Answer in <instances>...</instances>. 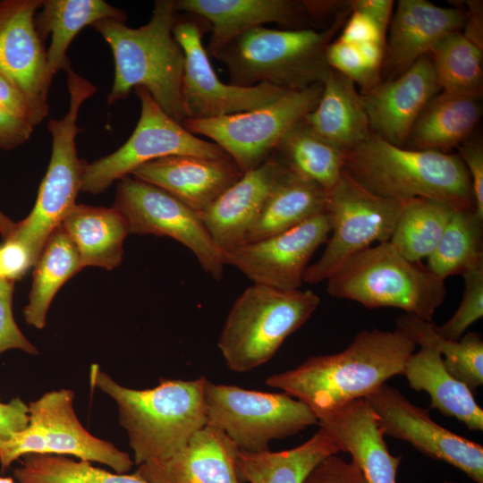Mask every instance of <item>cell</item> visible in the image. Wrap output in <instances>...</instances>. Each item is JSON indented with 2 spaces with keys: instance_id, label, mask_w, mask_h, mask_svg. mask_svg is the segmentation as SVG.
Returning <instances> with one entry per match:
<instances>
[{
  "instance_id": "484cf974",
  "label": "cell",
  "mask_w": 483,
  "mask_h": 483,
  "mask_svg": "<svg viewBox=\"0 0 483 483\" xmlns=\"http://www.w3.org/2000/svg\"><path fill=\"white\" fill-rule=\"evenodd\" d=\"M304 120L318 135L344 154L362 143L372 132L356 84L332 68L323 82L318 104Z\"/></svg>"
},
{
  "instance_id": "4316f807",
  "label": "cell",
  "mask_w": 483,
  "mask_h": 483,
  "mask_svg": "<svg viewBox=\"0 0 483 483\" xmlns=\"http://www.w3.org/2000/svg\"><path fill=\"white\" fill-rule=\"evenodd\" d=\"M402 375L410 386L430 396V408L453 417L468 429L483 430V410L472 391L445 369L440 352L430 345H420L407 360Z\"/></svg>"
},
{
  "instance_id": "5b68a950",
  "label": "cell",
  "mask_w": 483,
  "mask_h": 483,
  "mask_svg": "<svg viewBox=\"0 0 483 483\" xmlns=\"http://www.w3.org/2000/svg\"><path fill=\"white\" fill-rule=\"evenodd\" d=\"M351 12L340 13L322 29L248 30L215 55L228 71L231 84L251 87L265 83L301 90L323 83L331 67L326 53Z\"/></svg>"
},
{
  "instance_id": "ac0fdd59",
  "label": "cell",
  "mask_w": 483,
  "mask_h": 483,
  "mask_svg": "<svg viewBox=\"0 0 483 483\" xmlns=\"http://www.w3.org/2000/svg\"><path fill=\"white\" fill-rule=\"evenodd\" d=\"M42 0L0 1V73L22 93L34 126L48 115L52 83L46 51L35 24Z\"/></svg>"
},
{
  "instance_id": "44dd1931",
  "label": "cell",
  "mask_w": 483,
  "mask_h": 483,
  "mask_svg": "<svg viewBox=\"0 0 483 483\" xmlns=\"http://www.w3.org/2000/svg\"><path fill=\"white\" fill-rule=\"evenodd\" d=\"M339 452L348 453L368 483H397L402 455H393L367 398L314 412Z\"/></svg>"
},
{
  "instance_id": "d6986e66",
  "label": "cell",
  "mask_w": 483,
  "mask_h": 483,
  "mask_svg": "<svg viewBox=\"0 0 483 483\" xmlns=\"http://www.w3.org/2000/svg\"><path fill=\"white\" fill-rule=\"evenodd\" d=\"M440 91L431 59L426 55L399 76L360 93L371 131L393 145L404 147L418 115Z\"/></svg>"
},
{
  "instance_id": "9c48e42d",
  "label": "cell",
  "mask_w": 483,
  "mask_h": 483,
  "mask_svg": "<svg viewBox=\"0 0 483 483\" xmlns=\"http://www.w3.org/2000/svg\"><path fill=\"white\" fill-rule=\"evenodd\" d=\"M207 424L222 430L240 451H268L272 440L292 436L318 424L313 411L285 393L205 385Z\"/></svg>"
},
{
  "instance_id": "816d5d0a",
  "label": "cell",
  "mask_w": 483,
  "mask_h": 483,
  "mask_svg": "<svg viewBox=\"0 0 483 483\" xmlns=\"http://www.w3.org/2000/svg\"><path fill=\"white\" fill-rule=\"evenodd\" d=\"M468 11L462 34L482 49L483 47V12L481 1H466Z\"/></svg>"
},
{
  "instance_id": "7c38bea8",
  "label": "cell",
  "mask_w": 483,
  "mask_h": 483,
  "mask_svg": "<svg viewBox=\"0 0 483 483\" xmlns=\"http://www.w3.org/2000/svg\"><path fill=\"white\" fill-rule=\"evenodd\" d=\"M405 200L375 195L344 172L327 193L331 232L321 257L305 269L303 282L326 281L350 258L374 242H389Z\"/></svg>"
},
{
  "instance_id": "9f6ffc18",
  "label": "cell",
  "mask_w": 483,
  "mask_h": 483,
  "mask_svg": "<svg viewBox=\"0 0 483 483\" xmlns=\"http://www.w3.org/2000/svg\"><path fill=\"white\" fill-rule=\"evenodd\" d=\"M444 483H459V482L445 480Z\"/></svg>"
},
{
  "instance_id": "277c9868",
  "label": "cell",
  "mask_w": 483,
  "mask_h": 483,
  "mask_svg": "<svg viewBox=\"0 0 483 483\" xmlns=\"http://www.w3.org/2000/svg\"><path fill=\"white\" fill-rule=\"evenodd\" d=\"M343 172L383 198L430 199L453 209H475L470 178L459 155L398 147L371 132L345 154Z\"/></svg>"
},
{
  "instance_id": "ee69618b",
  "label": "cell",
  "mask_w": 483,
  "mask_h": 483,
  "mask_svg": "<svg viewBox=\"0 0 483 483\" xmlns=\"http://www.w3.org/2000/svg\"><path fill=\"white\" fill-rule=\"evenodd\" d=\"M302 483H368L354 462L332 454L307 475Z\"/></svg>"
},
{
  "instance_id": "8992f818",
  "label": "cell",
  "mask_w": 483,
  "mask_h": 483,
  "mask_svg": "<svg viewBox=\"0 0 483 483\" xmlns=\"http://www.w3.org/2000/svg\"><path fill=\"white\" fill-rule=\"evenodd\" d=\"M326 282L335 298L368 309L397 308L429 322L446 296L445 280L404 258L389 242L352 256Z\"/></svg>"
},
{
  "instance_id": "f907efd6",
  "label": "cell",
  "mask_w": 483,
  "mask_h": 483,
  "mask_svg": "<svg viewBox=\"0 0 483 483\" xmlns=\"http://www.w3.org/2000/svg\"><path fill=\"white\" fill-rule=\"evenodd\" d=\"M0 108L27 120L34 126L26 98L19 89L2 73H0Z\"/></svg>"
},
{
  "instance_id": "db71d44e",
  "label": "cell",
  "mask_w": 483,
  "mask_h": 483,
  "mask_svg": "<svg viewBox=\"0 0 483 483\" xmlns=\"http://www.w3.org/2000/svg\"><path fill=\"white\" fill-rule=\"evenodd\" d=\"M15 227L16 223L0 211V233L4 240L8 239L13 234Z\"/></svg>"
},
{
  "instance_id": "7bdbcfd3",
  "label": "cell",
  "mask_w": 483,
  "mask_h": 483,
  "mask_svg": "<svg viewBox=\"0 0 483 483\" xmlns=\"http://www.w3.org/2000/svg\"><path fill=\"white\" fill-rule=\"evenodd\" d=\"M37 258L18 240L8 238L0 243V280L14 284L35 266Z\"/></svg>"
},
{
  "instance_id": "603a6c76",
  "label": "cell",
  "mask_w": 483,
  "mask_h": 483,
  "mask_svg": "<svg viewBox=\"0 0 483 483\" xmlns=\"http://www.w3.org/2000/svg\"><path fill=\"white\" fill-rule=\"evenodd\" d=\"M466 12L458 7H440L425 0H400L390 21L381 70L386 80L405 72L428 55L445 37L461 31Z\"/></svg>"
},
{
  "instance_id": "ffe728a7",
  "label": "cell",
  "mask_w": 483,
  "mask_h": 483,
  "mask_svg": "<svg viewBox=\"0 0 483 483\" xmlns=\"http://www.w3.org/2000/svg\"><path fill=\"white\" fill-rule=\"evenodd\" d=\"M288 167L274 152L257 168L244 173L199 217L216 247L227 252L245 242L270 193Z\"/></svg>"
},
{
  "instance_id": "4dcf8cb0",
  "label": "cell",
  "mask_w": 483,
  "mask_h": 483,
  "mask_svg": "<svg viewBox=\"0 0 483 483\" xmlns=\"http://www.w3.org/2000/svg\"><path fill=\"white\" fill-rule=\"evenodd\" d=\"M338 448L321 428L306 442L289 450L238 451L235 469L242 483H302L311 470Z\"/></svg>"
},
{
  "instance_id": "1f68e13d",
  "label": "cell",
  "mask_w": 483,
  "mask_h": 483,
  "mask_svg": "<svg viewBox=\"0 0 483 483\" xmlns=\"http://www.w3.org/2000/svg\"><path fill=\"white\" fill-rule=\"evenodd\" d=\"M326 203L324 188L288 169L267 198L245 242L290 230L326 212Z\"/></svg>"
},
{
  "instance_id": "ab89813d",
  "label": "cell",
  "mask_w": 483,
  "mask_h": 483,
  "mask_svg": "<svg viewBox=\"0 0 483 483\" xmlns=\"http://www.w3.org/2000/svg\"><path fill=\"white\" fill-rule=\"evenodd\" d=\"M464 292L453 315L443 325L435 326L442 337L457 341L465 331L483 316V267L463 273Z\"/></svg>"
},
{
  "instance_id": "8fae6325",
  "label": "cell",
  "mask_w": 483,
  "mask_h": 483,
  "mask_svg": "<svg viewBox=\"0 0 483 483\" xmlns=\"http://www.w3.org/2000/svg\"><path fill=\"white\" fill-rule=\"evenodd\" d=\"M323 83L289 90L258 108L208 119H185L182 125L218 145L242 174L263 164L296 123L319 102Z\"/></svg>"
},
{
  "instance_id": "74e56055",
  "label": "cell",
  "mask_w": 483,
  "mask_h": 483,
  "mask_svg": "<svg viewBox=\"0 0 483 483\" xmlns=\"http://www.w3.org/2000/svg\"><path fill=\"white\" fill-rule=\"evenodd\" d=\"M442 91L480 98L483 91L482 49L462 31L442 38L428 54Z\"/></svg>"
},
{
  "instance_id": "e575fe53",
  "label": "cell",
  "mask_w": 483,
  "mask_h": 483,
  "mask_svg": "<svg viewBox=\"0 0 483 483\" xmlns=\"http://www.w3.org/2000/svg\"><path fill=\"white\" fill-rule=\"evenodd\" d=\"M396 328L416 344L430 345L441 354L447 371L471 391L483 384V340L478 333L463 335L452 341L440 336L432 322L404 313L396 320Z\"/></svg>"
},
{
  "instance_id": "8d00e7d4",
  "label": "cell",
  "mask_w": 483,
  "mask_h": 483,
  "mask_svg": "<svg viewBox=\"0 0 483 483\" xmlns=\"http://www.w3.org/2000/svg\"><path fill=\"white\" fill-rule=\"evenodd\" d=\"M453 211L435 199L405 200L389 242L407 259L420 262L435 250Z\"/></svg>"
},
{
  "instance_id": "f1b7e54d",
  "label": "cell",
  "mask_w": 483,
  "mask_h": 483,
  "mask_svg": "<svg viewBox=\"0 0 483 483\" xmlns=\"http://www.w3.org/2000/svg\"><path fill=\"white\" fill-rule=\"evenodd\" d=\"M105 19L125 22L127 14L103 0H42L35 24L42 40L51 35L46 61L52 80L57 72L71 66L66 53L74 37L83 28Z\"/></svg>"
},
{
  "instance_id": "c3c4849f",
  "label": "cell",
  "mask_w": 483,
  "mask_h": 483,
  "mask_svg": "<svg viewBox=\"0 0 483 483\" xmlns=\"http://www.w3.org/2000/svg\"><path fill=\"white\" fill-rule=\"evenodd\" d=\"M34 126L0 108V148L13 149L25 143L31 136Z\"/></svg>"
},
{
  "instance_id": "7402d4cb",
  "label": "cell",
  "mask_w": 483,
  "mask_h": 483,
  "mask_svg": "<svg viewBox=\"0 0 483 483\" xmlns=\"http://www.w3.org/2000/svg\"><path fill=\"white\" fill-rule=\"evenodd\" d=\"M174 7L209 23L206 50L211 56L242 33L267 23L285 30L316 28L304 2L298 0H175Z\"/></svg>"
},
{
  "instance_id": "9a60e30c",
  "label": "cell",
  "mask_w": 483,
  "mask_h": 483,
  "mask_svg": "<svg viewBox=\"0 0 483 483\" xmlns=\"http://www.w3.org/2000/svg\"><path fill=\"white\" fill-rule=\"evenodd\" d=\"M113 208L124 218L129 233L170 237L192 251L210 276L222 278L224 254L199 213L165 191L127 175L119 180Z\"/></svg>"
},
{
  "instance_id": "f35d334b",
  "label": "cell",
  "mask_w": 483,
  "mask_h": 483,
  "mask_svg": "<svg viewBox=\"0 0 483 483\" xmlns=\"http://www.w3.org/2000/svg\"><path fill=\"white\" fill-rule=\"evenodd\" d=\"M13 476L19 483H148L135 473L111 472L55 454L24 455Z\"/></svg>"
},
{
  "instance_id": "3957f363",
  "label": "cell",
  "mask_w": 483,
  "mask_h": 483,
  "mask_svg": "<svg viewBox=\"0 0 483 483\" xmlns=\"http://www.w3.org/2000/svg\"><path fill=\"white\" fill-rule=\"evenodd\" d=\"M174 0L155 2L149 21L130 28L112 19L92 25L112 50L114 79L107 103L126 98L137 87L146 89L170 117L182 124V85L185 55L174 38Z\"/></svg>"
},
{
  "instance_id": "d4e9b609",
  "label": "cell",
  "mask_w": 483,
  "mask_h": 483,
  "mask_svg": "<svg viewBox=\"0 0 483 483\" xmlns=\"http://www.w3.org/2000/svg\"><path fill=\"white\" fill-rule=\"evenodd\" d=\"M238 451L222 430L207 424L181 451L142 463L134 473L148 483H242L235 469Z\"/></svg>"
},
{
  "instance_id": "5bb4252c",
  "label": "cell",
  "mask_w": 483,
  "mask_h": 483,
  "mask_svg": "<svg viewBox=\"0 0 483 483\" xmlns=\"http://www.w3.org/2000/svg\"><path fill=\"white\" fill-rule=\"evenodd\" d=\"M208 31L210 25L205 19L191 13H177L173 34L185 55L182 85L184 120L215 118L252 110L289 91L265 83L240 87L223 82L203 46V36Z\"/></svg>"
},
{
  "instance_id": "b9f144b4",
  "label": "cell",
  "mask_w": 483,
  "mask_h": 483,
  "mask_svg": "<svg viewBox=\"0 0 483 483\" xmlns=\"http://www.w3.org/2000/svg\"><path fill=\"white\" fill-rule=\"evenodd\" d=\"M14 284L0 280V354L11 349H18L30 354H37V348L24 336L13 315V294Z\"/></svg>"
},
{
  "instance_id": "ba28073f",
  "label": "cell",
  "mask_w": 483,
  "mask_h": 483,
  "mask_svg": "<svg viewBox=\"0 0 483 483\" xmlns=\"http://www.w3.org/2000/svg\"><path fill=\"white\" fill-rule=\"evenodd\" d=\"M65 72L70 98L68 110L63 118L51 119L47 123L52 136V153L47 173L31 212L16 224L9 237L25 244L37 261L48 237L76 205L88 163L77 153L76 136L80 131L77 119L82 104L95 94L97 88L72 67Z\"/></svg>"
},
{
  "instance_id": "f6af8a7d",
  "label": "cell",
  "mask_w": 483,
  "mask_h": 483,
  "mask_svg": "<svg viewBox=\"0 0 483 483\" xmlns=\"http://www.w3.org/2000/svg\"><path fill=\"white\" fill-rule=\"evenodd\" d=\"M459 157L462 160L470 178L475 211L483 219V144L479 137L472 135L458 148Z\"/></svg>"
},
{
  "instance_id": "7a4b0ae2",
  "label": "cell",
  "mask_w": 483,
  "mask_h": 483,
  "mask_svg": "<svg viewBox=\"0 0 483 483\" xmlns=\"http://www.w3.org/2000/svg\"><path fill=\"white\" fill-rule=\"evenodd\" d=\"M207 379L161 377L157 386L137 390L116 383L97 364L89 370L91 387L116 402L119 423L128 435L137 465L173 456L207 425Z\"/></svg>"
},
{
  "instance_id": "2e32d148",
  "label": "cell",
  "mask_w": 483,
  "mask_h": 483,
  "mask_svg": "<svg viewBox=\"0 0 483 483\" xmlns=\"http://www.w3.org/2000/svg\"><path fill=\"white\" fill-rule=\"evenodd\" d=\"M385 436L411 444L428 457L457 468L483 483V446L435 422L428 410L386 384L367 397Z\"/></svg>"
},
{
  "instance_id": "e0dca14e",
  "label": "cell",
  "mask_w": 483,
  "mask_h": 483,
  "mask_svg": "<svg viewBox=\"0 0 483 483\" xmlns=\"http://www.w3.org/2000/svg\"><path fill=\"white\" fill-rule=\"evenodd\" d=\"M331 232L327 212L278 234L244 242L224 253L225 265L239 269L256 284L300 289L305 269Z\"/></svg>"
},
{
  "instance_id": "d6a6232c",
  "label": "cell",
  "mask_w": 483,
  "mask_h": 483,
  "mask_svg": "<svg viewBox=\"0 0 483 483\" xmlns=\"http://www.w3.org/2000/svg\"><path fill=\"white\" fill-rule=\"evenodd\" d=\"M34 267L29 303L23 309V316L29 325L42 329L58 290L83 268L78 249L62 225L48 237Z\"/></svg>"
},
{
  "instance_id": "836d02e7",
  "label": "cell",
  "mask_w": 483,
  "mask_h": 483,
  "mask_svg": "<svg viewBox=\"0 0 483 483\" xmlns=\"http://www.w3.org/2000/svg\"><path fill=\"white\" fill-rule=\"evenodd\" d=\"M275 153L289 170L319 184L327 193L343 173L345 154L318 135L304 118L288 130Z\"/></svg>"
},
{
  "instance_id": "11a10c76",
  "label": "cell",
  "mask_w": 483,
  "mask_h": 483,
  "mask_svg": "<svg viewBox=\"0 0 483 483\" xmlns=\"http://www.w3.org/2000/svg\"><path fill=\"white\" fill-rule=\"evenodd\" d=\"M0 483H15L12 478L0 477Z\"/></svg>"
},
{
  "instance_id": "f546056e",
  "label": "cell",
  "mask_w": 483,
  "mask_h": 483,
  "mask_svg": "<svg viewBox=\"0 0 483 483\" xmlns=\"http://www.w3.org/2000/svg\"><path fill=\"white\" fill-rule=\"evenodd\" d=\"M62 225L78 249L83 267L112 270L121 264L129 232L114 208L75 205Z\"/></svg>"
},
{
  "instance_id": "f5cc1de1",
  "label": "cell",
  "mask_w": 483,
  "mask_h": 483,
  "mask_svg": "<svg viewBox=\"0 0 483 483\" xmlns=\"http://www.w3.org/2000/svg\"><path fill=\"white\" fill-rule=\"evenodd\" d=\"M303 2L310 18L316 25L329 18L334 20L340 13L350 11L347 1L306 0Z\"/></svg>"
},
{
  "instance_id": "bcb514c9",
  "label": "cell",
  "mask_w": 483,
  "mask_h": 483,
  "mask_svg": "<svg viewBox=\"0 0 483 483\" xmlns=\"http://www.w3.org/2000/svg\"><path fill=\"white\" fill-rule=\"evenodd\" d=\"M337 38L350 44L370 41L386 44V34L373 21L360 13L352 12Z\"/></svg>"
},
{
  "instance_id": "cb8c5ba5",
  "label": "cell",
  "mask_w": 483,
  "mask_h": 483,
  "mask_svg": "<svg viewBox=\"0 0 483 483\" xmlns=\"http://www.w3.org/2000/svg\"><path fill=\"white\" fill-rule=\"evenodd\" d=\"M231 157L172 156L145 163L131 175L155 185L199 213L242 176Z\"/></svg>"
},
{
  "instance_id": "681fc988",
  "label": "cell",
  "mask_w": 483,
  "mask_h": 483,
  "mask_svg": "<svg viewBox=\"0 0 483 483\" xmlns=\"http://www.w3.org/2000/svg\"><path fill=\"white\" fill-rule=\"evenodd\" d=\"M352 13H360L373 21L386 34V30L393 16L392 0H351L347 1Z\"/></svg>"
},
{
  "instance_id": "30bf717a",
  "label": "cell",
  "mask_w": 483,
  "mask_h": 483,
  "mask_svg": "<svg viewBox=\"0 0 483 483\" xmlns=\"http://www.w3.org/2000/svg\"><path fill=\"white\" fill-rule=\"evenodd\" d=\"M69 389L45 393L29 406V424L0 446V465L5 470L27 454L71 455L98 462L118 473H127L134 462L112 443L85 429L73 408Z\"/></svg>"
},
{
  "instance_id": "4fadbf2b",
  "label": "cell",
  "mask_w": 483,
  "mask_h": 483,
  "mask_svg": "<svg viewBox=\"0 0 483 483\" xmlns=\"http://www.w3.org/2000/svg\"><path fill=\"white\" fill-rule=\"evenodd\" d=\"M134 89L140 101V115L133 132L114 152L87 163L82 191L101 193L114 182L131 175L140 165L166 157H230L218 145L192 134L170 117L146 89Z\"/></svg>"
},
{
  "instance_id": "83f0119b",
  "label": "cell",
  "mask_w": 483,
  "mask_h": 483,
  "mask_svg": "<svg viewBox=\"0 0 483 483\" xmlns=\"http://www.w3.org/2000/svg\"><path fill=\"white\" fill-rule=\"evenodd\" d=\"M481 114L479 98L440 91L418 115L404 147L446 153L472 135Z\"/></svg>"
},
{
  "instance_id": "d590c367",
  "label": "cell",
  "mask_w": 483,
  "mask_h": 483,
  "mask_svg": "<svg viewBox=\"0 0 483 483\" xmlns=\"http://www.w3.org/2000/svg\"><path fill=\"white\" fill-rule=\"evenodd\" d=\"M482 229L475 209H453L426 267L442 280L483 267Z\"/></svg>"
},
{
  "instance_id": "7dc6e473",
  "label": "cell",
  "mask_w": 483,
  "mask_h": 483,
  "mask_svg": "<svg viewBox=\"0 0 483 483\" xmlns=\"http://www.w3.org/2000/svg\"><path fill=\"white\" fill-rule=\"evenodd\" d=\"M29 406L17 397L9 402H0V446L13 434L23 430L29 424Z\"/></svg>"
},
{
  "instance_id": "60d3db41",
  "label": "cell",
  "mask_w": 483,
  "mask_h": 483,
  "mask_svg": "<svg viewBox=\"0 0 483 483\" xmlns=\"http://www.w3.org/2000/svg\"><path fill=\"white\" fill-rule=\"evenodd\" d=\"M327 62L335 69L358 84L360 93L381 81L380 71L371 67L356 46L335 38L327 48Z\"/></svg>"
},
{
  "instance_id": "52a82bcc",
  "label": "cell",
  "mask_w": 483,
  "mask_h": 483,
  "mask_svg": "<svg viewBox=\"0 0 483 483\" xmlns=\"http://www.w3.org/2000/svg\"><path fill=\"white\" fill-rule=\"evenodd\" d=\"M319 303L311 290L248 287L232 306L217 343L226 367L244 373L267 362Z\"/></svg>"
},
{
  "instance_id": "6da1fadb",
  "label": "cell",
  "mask_w": 483,
  "mask_h": 483,
  "mask_svg": "<svg viewBox=\"0 0 483 483\" xmlns=\"http://www.w3.org/2000/svg\"><path fill=\"white\" fill-rule=\"evenodd\" d=\"M416 343L402 331L359 332L342 352L312 356L298 367L268 377V386L303 402L313 412L367 398L402 374Z\"/></svg>"
}]
</instances>
